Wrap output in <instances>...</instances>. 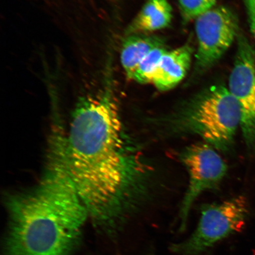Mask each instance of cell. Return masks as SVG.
<instances>
[{"label":"cell","mask_w":255,"mask_h":255,"mask_svg":"<svg viewBox=\"0 0 255 255\" xmlns=\"http://www.w3.org/2000/svg\"><path fill=\"white\" fill-rule=\"evenodd\" d=\"M158 128L170 136L198 135L216 150L232 147L241 126L240 105L222 86L214 87L170 116L158 119Z\"/></svg>","instance_id":"cell-3"},{"label":"cell","mask_w":255,"mask_h":255,"mask_svg":"<svg viewBox=\"0 0 255 255\" xmlns=\"http://www.w3.org/2000/svg\"><path fill=\"white\" fill-rule=\"evenodd\" d=\"M246 7L249 24L255 39V0H242Z\"/></svg>","instance_id":"cell-13"},{"label":"cell","mask_w":255,"mask_h":255,"mask_svg":"<svg viewBox=\"0 0 255 255\" xmlns=\"http://www.w3.org/2000/svg\"><path fill=\"white\" fill-rule=\"evenodd\" d=\"M248 214L242 196L203 208L198 225L190 237L171 246L176 255H200L244 227Z\"/></svg>","instance_id":"cell-4"},{"label":"cell","mask_w":255,"mask_h":255,"mask_svg":"<svg viewBox=\"0 0 255 255\" xmlns=\"http://www.w3.org/2000/svg\"><path fill=\"white\" fill-rule=\"evenodd\" d=\"M198 48L196 64L205 69L212 66L231 47L238 34V23L231 9L214 7L196 18Z\"/></svg>","instance_id":"cell-6"},{"label":"cell","mask_w":255,"mask_h":255,"mask_svg":"<svg viewBox=\"0 0 255 255\" xmlns=\"http://www.w3.org/2000/svg\"><path fill=\"white\" fill-rule=\"evenodd\" d=\"M237 42L228 89L240 105L245 141L249 147L255 149V52L243 34L238 33Z\"/></svg>","instance_id":"cell-7"},{"label":"cell","mask_w":255,"mask_h":255,"mask_svg":"<svg viewBox=\"0 0 255 255\" xmlns=\"http://www.w3.org/2000/svg\"><path fill=\"white\" fill-rule=\"evenodd\" d=\"M193 50L189 46L167 51L152 76L151 84L159 91L170 90L186 76L190 66Z\"/></svg>","instance_id":"cell-8"},{"label":"cell","mask_w":255,"mask_h":255,"mask_svg":"<svg viewBox=\"0 0 255 255\" xmlns=\"http://www.w3.org/2000/svg\"><path fill=\"white\" fill-rule=\"evenodd\" d=\"M173 18V9L167 0H147L128 27L126 34H139L167 27Z\"/></svg>","instance_id":"cell-9"},{"label":"cell","mask_w":255,"mask_h":255,"mask_svg":"<svg viewBox=\"0 0 255 255\" xmlns=\"http://www.w3.org/2000/svg\"><path fill=\"white\" fill-rule=\"evenodd\" d=\"M52 151L40 183L8 200L7 255H70L89 216L61 149Z\"/></svg>","instance_id":"cell-2"},{"label":"cell","mask_w":255,"mask_h":255,"mask_svg":"<svg viewBox=\"0 0 255 255\" xmlns=\"http://www.w3.org/2000/svg\"><path fill=\"white\" fill-rule=\"evenodd\" d=\"M110 84L81 98L66 138L67 169L90 216L115 225L150 196L154 170L124 129Z\"/></svg>","instance_id":"cell-1"},{"label":"cell","mask_w":255,"mask_h":255,"mask_svg":"<svg viewBox=\"0 0 255 255\" xmlns=\"http://www.w3.org/2000/svg\"><path fill=\"white\" fill-rule=\"evenodd\" d=\"M180 159L189 176L179 212V231L182 232L186 230L194 202L205 191L218 187L225 177L228 167L216 149L206 142L187 146L181 153Z\"/></svg>","instance_id":"cell-5"},{"label":"cell","mask_w":255,"mask_h":255,"mask_svg":"<svg viewBox=\"0 0 255 255\" xmlns=\"http://www.w3.org/2000/svg\"><path fill=\"white\" fill-rule=\"evenodd\" d=\"M167 51L164 46L152 50L139 63L131 79L141 84H151L152 76L159 62Z\"/></svg>","instance_id":"cell-11"},{"label":"cell","mask_w":255,"mask_h":255,"mask_svg":"<svg viewBox=\"0 0 255 255\" xmlns=\"http://www.w3.org/2000/svg\"><path fill=\"white\" fill-rule=\"evenodd\" d=\"M181 11L188 20L196 18L200 15L215 7L216 0H178Z\"/></svg>","instance_id":"cell-12"},{"label":"cell","mask_w":255,"mask_h":255,"mask_svg":"<svg viewBox=\"0 0 255 255\" xmlns=\"http://www.w3.org/2000/svg\"><path fill=\"white\" fill-rule=\"evenodd\" d=\"M164 46L156 36L140 34L127 35L121 51V63L128 78L131 79L139 63L155 48Z\"/></svg>","instance_id":"cell-10"}]
</instances>
